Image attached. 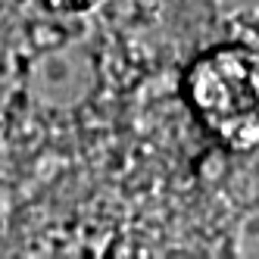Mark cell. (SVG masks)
I'll return each instance as SVG.
<instances>
[{
	"label": "cell",
	"instance_id": "obj_1",
	"mask_svg": "<svg viewBox=\"0 0 259 259\" xmlns=\"http://www.w3.org/2000/svg\"><path fill=\"white\" fill-rule=\"evenodd\" d=\"M191 97L209 128L237 144H256V60L247 50H219L191 78Z\"/></svg>",
	"mask_w": 259,
	"mask_h": 259
},
{
	"label": "cell",
	"instance_id": "obj_2",
	"mask_svg": "<svg viewBox=\"0 0 259 259\" xmlns=\"http://www.w3.org/2000/svg\"><path fill=\"white\" fill-rule=\"evenodd\" d=\"M47 4L53 10H88V7H94L97 0H47Z\"/></svg>",
	"mask_w": 259,
	"mask_h": 259
}]
</instances>
